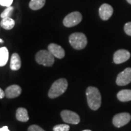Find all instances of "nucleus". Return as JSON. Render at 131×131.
Returning <instances> with one entry per match:
<instances>
[{"mask_svg":"<svg viewBox=\"0 0 131 131\" xmlns=\"http://www.w3.org/2000/svg\"><path fill=\"white\" fill-rule=\"evenodd\" d=\"M69 41L73 48L77 50L84 49L88 44V40L86 35L83 33H73L69 36Z\"/></svg>","mask_w":131,"mask_h":131,"instance_id":"obj_3","label":"nucleus"},{"mask_svg":"<svg viewBox=\"0 0 131 131\" xmlns=\"http://www.w3.org/2000/svg\"><path fill=\"white\" fill-rule=\"evenodd\" d=\"M130 119L131 115L129 113H119L114 116L113 118L112 122L115 127H121L128 123Z\"/></svg>","mask_w":131,"mask_h":131,"instance_id":"obj_7","label":"nucleus"},{"mask_svg":"<svg viewBox=\"0 0 131 131\" xmlns=\"http://www.w3.org/2000/svg\"><path fill=\"white\" fill-rule=\"evenodd\" d=\"M0 131H10L7 126H4L0 128Z\"/></svg>","mask_w":131,"mask_h":131,"instance_id":"obj_25","label":"nucleus"},{"mask_svg":"<svg viewBox=\"0 0 131 131\" xmlns=\"http://www.w3.org/2000/svg\"><path fill=\"white\" fill-rule=\"evenodd\" d=\"M70 126L68 124H58L53 128V131H69Z\"/></svg>","mask_w":131,"mask_h":131,"instance_id":"obj_20","label":"nucleus"},{"mask_svg":"<svg viewBox=\"0 0 131 131\" xmlns=\"http://www.w3.org/2000/svg\"><path fill=\"white\" fill-rule=\"evenodd\" d=\"M68 83L65 78H60L52 84L49 89L48 96L50 98H55L63 94L67 90Z\"/></svg>","mask_w":131,"mask_h":131,"instance_id":"obj_2","label":"nucleus"},{"mask_svg":"<svg viewBox=\"0 0 131 131\" xmlns=\"http://www.w3.org/2000/svg\"><path fill=\"white\" fill-rule=\"evenodd\" d=\"M48 50L54 57L57 58H63L65 56V51L63 47L55 43H51L48 46Z\"/></svg>","mask_w":131,"mask_h":131,"instance_id":"obj_11","label":"nucleus"},{"mask_svg":"<svg viewBox=\"0 0 131 131\" xmlns=\"http://www.w3.org/2000/svg\"><path fill=\"white\" fill-rule=\"evenodd\" d=\"M14 0H0V5L5 7H10L13 3Z\"/></svg>","mask_w":131,"mask_h":131,"instance_id":"obj_21","label":"nucleus"},{"mask_svg":"<svg viewBox=\"0 0 131 131\" xmlns=\"http://www.w3.org/2000/svg\"><path fill=\"white\" fill-rule=\"evenodd\" d=\"M126 1H127V3H129L130 4H131V0H126Z\"/></svg>","mask_w":131,"mask_h":131,"instance_id":"obj_26","label":"nucleus"},{"mask_svg":"<svg viewBox=\"0 0 131 131\" xmlns=\"http://www.w3.org/2000/svg\"><path fill=\"white\" fill-rule=\"evenodd\" d=\"M5 96H6L5 92L1 89V88H0V99H2V98H4Z\"/></svg>","mask_w":131,"mask_h":131,"instance_id":"obj_24","label":"nucleus"},{"mask_svg":"<svg viewBox=\"0 0 131 131\" xmlns=\"http://www.w3.org/2000/svg\"><path fill=\"white\" fill-rule=\"evenodd\" d=\"M61 117L64 122L69 124H77L80 122V116L77 113L69 110L62 111Z\"/></svg>","mask_w":131,"mask_h":131,"instance_id":"obj_6","label":"nucleus"},{"mask_svg":"<svg viewBox=\"0 0 131 131\" xmlns=\"http://www.w3.org/2000/svg\"><path fill=\"white\" fill-rule=\"evenodd\" d=\"M86 96L88 105L92 110L96 111L100 107L101 96L97 88L92 86L88 88L86 90Z\"/></svg>","mask_w":131,"mask_h":131,"instance_id":"obj_1","label":"nucleus"},{"mask_svg":"<svg viewBox=\"0 0 131 131\" xmlns=\"http://www.w3.org/2000/svg\"><path fill=\"white\" fill-rule=\"evenodd\" d=\"M124 32L129 36H131V22L127 23L124 27Z\"/></svg>","mask_w":131,"mask_h":131,"instance_id":"obj_22","label":"nucleus"},{"mask_svg":"<svg viewBox=\"0 0 131 131\" xmlns=\"http://www.w3.org/2000/svg\"><path fill=\"white\" fill-rule=\"evenodd\" d=\"M28 131H45L43 129L39 126L34 124V125L30 126L28 128Z\"/></svg>","mask_w":131,"mask_h":131,"instance_id":"obj_23","label":"nucleus"},{"mask_svg":"<svg viewBox=\"0 0 131 131\" xmlns=\"http://www.w3.org/2000/svg\"><path fill=\"white\" fill-rule=\"evenodd\" d=\"M21 91L22 90L20 86L18 85L14 84L6 88L5 91V95L8 98H14L20 95Z\"/></svg>","mask_w":131,"mask_h":131,"instance_id":"obj_12","label":"nucleus"},{"mask_svg":"<svg viewBox=\"0 0 131 131\" xmlns=\"http://www.w3.org/2000/svg\"><path fill=\"white\" fill-rule=\"evenodd\" d=\"M9 60V51L7 47L0 48V67L4 66Z\"/></svg>","mask_w":131,"mask_h":131,"instance_id":"obj_16","label":"nucleus"},{"mask_svg":"<svg viewBox=\"0 0 131 131\" xmlns=\"http://www.w3.org/2000/svg\"><path fill=\"white\" fill-rule=\"evenodd\" d=\"M117 98L119 101L122 102L131 101V90H122L117 94Z\"/></svg>","mask_w":131,"mask_h":131,"instance_id":"obj_15","label":"nucleus"},{"mask_svg":"<svg viewBox=\"0 0 131 131\" xmlns=\"http://www.w3.org/2000/svg\"><path fill=\"white\" fill-rule=\"evenodd\" d=\"M83 16L79 12H73L68 14L63 19L64 26L71 27L77 26L82 21Z\"/></svg>","mask_w":131,"mask_h":131,"instance_id":"obj_5","label":"nucleus"},{"mask_svg":"<svg viewBox=\"0 0 131 131\" xmlns=\"http://www.w3.org/2000/svg\"><path fill=\"white\" fill-rule=\"evenodd\" d=\"M130 53L125 49H119L115 52L114 55V62L117 64L126 62L130 58Z\"/></svg>","mask_w":131,"mask_h":131,"instance_id":"obj_9","label":"nucleus"},{"mask_svg":"<svg viewBox=\"0 0 131 131\" xmlns=\"http://www.w3.org/2000/svg\"><path fill=\"white\" fill-rule=\"evenodd\" d=\"M83 131H92V130H84Z\"/></svg>","mask_w":131,"mask_h":131,"instance_id":"obj_28","label":"nucleus"},{"mask_svg":"<svg viewBox=\"0 0 131 131\" xmlns=\"http://www.w3.org/2000/svg\"><path fill=\"white\" fill-rule=\"evenodd\" d=\"M114 9L111 5L108 4H103L99 9V15L101 19L107 21L112 16Z\"/></svg>","mask_w":131,"mask_h":131,"instance_id":"obj_10","label":"nucleus"},{"mask_svg":"<svg viewBox=\"0 0 131 131\" xmlns=\"http://www.w3.org/2000/svg\"><path fill=\"white\" fill-rule=\"evenodd\" d=\"M15 24V21L10 17L3 18L1 21V23H0L1 27L6 30H10L13 29L14 27Z\"/></svg>","mask_w":131,"mask_h":131,"instance_id":"obj_17","label":"nucleus"},{"mask_svg":"<svg viewBox=\"0 0 131 131\" xmlns=\"http://www.w3.org/2000/svg\"><path fill=\"white\" fill-rule=\"evenodd\" d=\"M54 57L48 50H41L36 54L35 60L39 64L49 67L53 64L55 61Z\"/></svg>","mask_w":131,"mask_h":131,"instance_id":"obj_4","label":"nucleus"},{"mask_svg":"<svg viewBox=\"0 0 131 131\" xmlns=\"http://www.w3.org/2000/svg\"><path fill=\"white\" fill-rule=\"evenodd\" d=\"M131 82V68H127L118 75L116 83L118 86H126Z\"/></svg>","mask_w":131,"mask_h":131,"instance_id":"obj_8","label":"nucleus"},{"mask_svg":"<svg viewBox=\"0 0 131 131\" xmlns=\"http://www.w3.org/2000/svg\"><path fill=\"white\" fill-rule=\"evenodd\" d=\"M13 10H14V7H13L12 6L7 7L2 13H1V17L2 18L10 17V16H12Z\"/></svg>","mask_w":131,"mask_h":131,"instance_id":"obj_19","label":"nucleus"},{"mask_svg":"<svg viewBox=\"0 0 131 131\" xmlns=\"http://www.w3.org/2000/svg\"><path fill=\"white\" fill-rule=\"evenodd\" d=\"M16 118L19 122H27L29 119L27 111L24 107H19L16 112Z\"/></svg>","mask_w":131,"mask_h":131,"instance_id":"obj_14","label":"nucleus"},{"mask_svg":"<svg viewBox=\"0 0 131 131\" xmlns=\"http://www.w3.org/2000/svg\"><path fill=\"white\" fill-rule=\"evenodd\" d=\"M0 42H1V43H2V42H4V41H3L2 39L0 38Z\"/></svg>","mask_w":131,"mask_h":131,"instance_id":"obj_27","label":"nucleus"},{"mask_svg":"<svg viewBox=\"0 0 131 131\" xmlns=\"http://www.w3.org/2000/svg\"><path fill=\"white\" fill-rule=\"evenodd\" d=\"M46 0H31L29 3V7L34 10H39L45 6Z\"/></svg>","mask_w":131,"mask_h":131,"instance_id":"obj_18","label":"nucleus"},{"mask_svg":"<svg viewBox=\"0 0 131 131\" xmlns=\"http://www.w3.org/2000/svg\"><path fill=\"white\" fill-rule=\"evenodd\" d=\"M21 61L19 55L16 53H13L10 59V68L12 70H18L21 68Z\"/></svg>","mask_w":131,"mask_h":131,"instance_id":"obj_13","label":"nucleus"}]
</instances>
